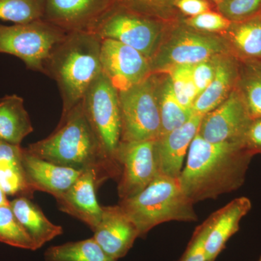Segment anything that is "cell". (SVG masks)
Listing matches in <instances>:
<instances>
[{
    "label": "cell",
    "mask_w": 261,
    "mask_h": 261,
    "mask_svg": "<svg viewBox=\"0 0 261 261\" xmlns=\"http://www.w3.org/2000/svg\"><path fill=\"white\" fill-rule=\"evenodd\" d=\"M159 80V106L161 132L160 137L185 125L194 116L192 109L184 107L175 95L169 75Z\"/></svg>",
    "instance_id": "603a6c76"
},
{
    "label": "cell",
    "mask_w": 261,
    "mask_h": 261,
    "mask_svg": "<svg viewBox=\"0 0 261 261\" xmlns=\"http://www.w3.org/2000/svg\"><path fill=\"white\" fill-rule=\"evenodd\" d=\"M44 0H0V20L15 24L43 19Z\"/></svg>",
    "instance_id": "484cf974"
},
{
    "label": "cell",
    "mask_w": 261,
    "mask_h": 261,
    "mask_svg": "<svg viewBox=\"0 0 261 261\" xmlns=\"http://www.w3.org/2000/svg\"><path fill=\"white\" fill-rule=\"evenodd\" d=\"M219 56L214 57L192 65V76H193L198 97L214 80L215 74H216L218 58Z\"/></svg>",
    "instance_id": "836d02e7"
},
{
    "label": "cell",
    "mask_w": 261,
    "mask_h": 261,
    "mask_svg": "<svg viewBox=\"0 0 261 261\" xmlns=\"http://www.w3.org/2000/svg\"><path fill=\"white\" fill-rule=\"evenodd\" d=\"M202 118L194 115L183 126L154 140V156L159 174L179 177L185 156L198 133Z\"/></svg>",
    "instance_id": "2e32d148"
},
{
    "label": "cell",
    "mask_w": 261,
    "mask_h": 261,
    "mask_svg": "<svg viewBox=\"0 0 261 261\" xmlns=\"http://www.w3.org/2000/svg\"><path fill=\"white\" fill-rule=\"evenodd\" d=\"M211 1L214 2V3H216V5H217L221 3V2H222L223 0H211Z\"/></svg>",
    "instance_id": "f35d334b"
},
{
    "label": "cell",
    "mask_w": 261,
    "mask_h": 261,
    "mask_svg": "<svg viewBox=\"0 0 261 261\" xmlns=\"http://www.w3.org/2000/svg\"><path fill=\"white\" fill-rule=\"evenodd\" d=\"M252 203L246 197H238L208 218V235L205 244L206 260L215 261L224 250L228 240L240 229L242 219L251 210Z\"/></svg>",
    "instance_id": "ac0fdd59"
},
{
    "label": "cell",
    "mask_w": 261,
    "mask_h": 261,
    "mask_svg": "<svg viewBox=\"0 0 261 261\" xmlns=\"http://www.w3.org/2000/svg\"><path fill=\"white\" fill-rule=\"evenodd\" d=\"M243 142L244 147L250 153L261 154V118L251 120Z\"/></svg>",
    "instance_id": "d590c367"
},
{
    "label": "cell",
    "mask_w": 261,
    "mask_h": 261,
    "mask_svg": "<svg viewBox=\"0 0 261 261\" xmlns=\"http://www.w3.org/2000/svg\"><path fill=\"white\" fill-rule=\"evenodd\" d=\"M100 62L102 73L118 92L140 84L152 74L148 58L112 39L101 40Z\"/></svg>",
    "instance_id": "8fae6325"
},
{
    "label": "cell",
    "mask_w": 261,
    "mask_h": 261,
    "mask_svg": "<svg viewBox=\"0 0 261 261\" xmlns=\"http://www.w3.org/2000/svg\"><path fill=\"white\" fill-rule=\"evenodd\" d=\"M216 10L231 22H238L261 14V0H223Z\"/></svg>",
    "instance_id": "4dcf8cb0"
},
{
    "label": "cell",
    "mask_w": 261,
    "mask_h": 261,
    "mask_svg": "<svg viewBox=\"0 0 261 261\" xmlns=\"http://www.w3.org/2000/svg\"><path fill=\"white\" fill-rule=\"evenodd\" d=\"M10 206L15 217L34 242L37 250L63 234V227L51 222L42 209L28 197H18L10 201Z\"/></svg>",
    "instance_id": "ffe728a7"
},
{
    "label": "cell",
    "mask_w": 261,
    "mask_h": 261,
    "mask_svg": "<svg viewBox=\"0 0 261 261\" xmlns=\"http://www.w3.org/2000/svg\"><path fill=\"white\" fill-rule=\"evenodd\" d=\"M175 95L184 107L192 109L197 97L192 65H178L168 70Z\"/></svg>",
    "instance_id": "83f0119b"
},
{
    "label": "cell",
    "mask_w": 261,
    "mask_h": 261,
    "mask_svg": "<svg viewBox=\"0 0 261 261\" xmlns=\"http://www.w3.org/2000/svg\"><path fill=\"white\" fill-rule=\"evenodd\" d=\"M101 39L89 32L66 33L44 65V74L56 82L63 101L62 116L82 102L102 73Z\"/></svg>",
    "instance_id": "3957f363"
},
{
    "label": "cell",
    "mask_w": 261,
    "mask_h": 261,
    "mask_svg": "<svg viewBox=\"0 0 261 261\" xmlns=\"http://www.w3.org/2000/svg\"><path fill=\"white\" fill-rule=\"evenodd\" d=\"M0 187L7 196L29 198L34 192L29 187L20 163H0Z\"/></svg>",
    "instance_id": "f1b7e54d"
},
{
    "label": "cell",
    "mask_w": 261,
    "mask_h": 261,
    "mask_svg": "<svg viewBox=\"0 0 261 261\" xmlns=\"http://www.w3.org/2000/svg\"><path fill=\"white\" fill-rule=\"evenodd\" d=\"M167 34L168 40L160 45L150 60L152 74L178 65H194L214 57L232 54L223 36L196 31L182 23L181 18L169 24Z\"/></svg>",
    "instance_id": "8992f818"
},
{
    "label": "cell",
    "mask_w": 261,
    "mask_h": 261,
    "mask_svg": "<svg viewBox=\"0 0 261 261\" xmlns=\"http://www.w3.org/2000/svg\"><path fill=\"white\" fill-rule=\"evenodd\" d=\"M182 23L198 32L224 34L232 22L217 10H211L190 18H181Z\"/></svg>",
    "instance_id": "1f68e13d"
},
{
    "label": "cell",
    "mask_w": 261,
    "mask_h": 261,
    "mask_svg": "<svg viewBox=\"0 0 261 261\" xmlns=\"http://www.w3.org/2000/svg\"><path fill=\"white\" fill-rule=\"evenodd\" d=\"M66 32L44 19L29 23L0 24V53L12 55L29 70L44 73V65Z\"/></svg>",
    "instance_id": "9c48e42d"
},
{
    "label": "cell",
    "mask_w": 261,
    "mask_h": 261,
    "mask_svg": "<svg viewBox=\"0 0 261 261\" xmlns=\"http://www.w3.org/2000/svg\"><path fill=\"white\" fill-rule=\"evenodd\" d=\"M239 74L240 61L238 58L232 54L220 56L214 80L194 102V114L205 116L222 104L236 88Z\"/></svg>",
    "instance_id": "d6986e66"
},
{
    "label": "cell",
    "mask_w": 261,
    "mask_h": 261,
    "mask_svg": "<svg viewBox=\"0 0 261 261\" xmlns=\"http://www.w3.org/2000/svg\"><path fill=\"white\" fill-rule=\"evenodd\" d=\"M222 36L239 61H261V14L232 22Z\"/></svg>",
    "instance_id": "44dd1931"
},
{
    "label": "cell",
    "mask_w": 261,
    "mask_h": 261,
    "mask_svg": "<svg viewBox=\"0 0 261 261\" xmlns=\"http://www.w3.org/2000/svg\"><path fill=\"white\" fill-rule=\"evenodd\" d=\"M126 8L165 22L181 18L174 6L176 0H116Z\"/></svg>",
    "instance_id": "f546056e"
},
{
    "label": "cell",
    "mask_w": 261,
    "mask_h": 261,
    "mask_svg": "<svg viewBox=\"0 0 261 261\" xmlns=\"http://www.w3.org/2000/svg\"><path fill=\"white\" fill-rule=\"evenodd\" d=\"M246 106L235 88L219 107L202 118L198 135L212 143L243 142L251 121Z\"/></svg>",
    "instance_id": "7c38bea8"
},
{
    "label": "cell",
    "mask_w": 261,
    "mask_h": 261,
    "mask_svg": "<svg viewBox=\"0 0 261 261\" xmlns=\"http://www.w3.org/2000/svg\"><path fill=\"white\" fill-rule=\"evenodd\" d=\"M10 205V201L7 198L6 194L0 187V206Z\"/></svg>",
    "instance_id": "74e56055"
},
{
    "label": "cell",
    "mask_w": 261,
    "mask_h": 261,
    "mask_svg": "<svg viewBox=\"0 0 261 261\" xmlns=\"http://www.w3.org/2000/svg\"><path fill=\"white\" fill-rule=\"evenodd\" d=\"M170 23L137 13L115 0L89 32L101 40L112 39L129 46L150 61Z\"/></svg>",
    "instance_id": "5b68a950"
},
{
    "label": "cell",
    "mask_w": 261,
    "mask_h": 261,
    "mask_svg": "<svg viewBox=\"0 0 261 261\" xmlns=\"http://www.w3.org/2000/svg\"><path fill=\"white\" fill-rule=\"evenodd\" d=\"M208 219L195 230L186 252L179 261H207L206 260L205 244L208 235Z\"/></svg>",
    "instance_id": "d6a6232c"
},
{
    "label": "cell",
    "mask_w": 261,
    "mask_h": 261,
    "mask_svg": "<svg viewBox=\"0 0 261 261\" xmlns=\"http://www.w3.org/2000/svg\"><path fill=\"white\" fill-rule=\"evenodd\" d=\"M174 6L183 18L195 17L216 10V3L211 0H176Z\"/></svg>",
    "instance_id": "e575fe53"
},
{
    "label": "cell",
    "mask_w": 261,
    "mask_h": 261,
    "mask_svg": "<svg viewBox=\"0 0 261 261\" xmlns=\"http://www.w3.org/2000/svg\"><path fill=\"white\" fill-rule=\"evenodd\" d=\"M236 89L251 119L261 118V61H240Z\"/></svg>",
    "instance_id": "cb8c5ba5"
},
{
    "label": "cell",
    "mask_w": 261,
    "mask_h": 261,
    "mask_svg": "<svg viewBox=\"0 0 261 261\" xmlns=\"http://www.w3.org/2000/svg\"><path fill=\"white\" fill-rule=\"evenodd\" d=\"M93 232L99 246L117 260L126 256L140 238L135 223L119 205L102 206V219Z\"/></svg>",
    "instance_id": "5bb4252c"
},
{
    "label": "cell",
    "mask_w": 261,
    "mask_h": 261,
    "mask_svg": "<svg viewBox=\"0 0 261 261\" xmlns=\"http://www.w3.org/2000/svg\"><path fill=\"white\" fill-rule=\"evenodd\" d=\"M34 130L32 121L22 97L17 94L0 99V139L20 145Z\"/></svg>",
    "instance_id": "7402d4cb"
},
{
    "label": "cell",
    "mask_w": 261,
    "mask_h": 261,
    "mask_svg": "<svg viewBox=\"0 0 261 261\" xmlns=\"http://www.w3.org/2000/svg\"><path fill=\"white\" fill-rule=\"evenodd\" d=\"M99 186L100 185L94 171H83L66 192L57 197L58 207L94 231L102 216V206L98 203L96 197V190Z\"/></svg>",
    "instance_id": "9a60e30c"
},
{
    "label": "cell",
    "mask_w": 261,
    "mask_h": 261,
    "mask_svg": "<svg viewBox=\"0 0 261 261\" xmlns=\"http://www.w3.org/2000/svg\"><path fill=\"white\" fill-rule=\"evenodd\" d=\"M20 164L33 191L46 192L56 199L66 192L84 171L49 162L31 154L25 148L22 151Z\"/></svg>",
    "instance_id": "e0dca14e"
},
{
    "label": "cell",
    "mask_w": 261,
    "mask_h": 261,
    "mask_svg": "<svg viewBox=\"0 0 261 261\" xmlns=\"http://www.w3.org/2000/svg\"><path fill=\"white\" fill-rule=\"evenodd\" d=\"M118 205L135 223L140 238L163 223L198 219L193 202L184 192L178 178L165 175H158L145 190L121 200Z\"/></svg>",
    "instance_id": "277c9868"
},
{
    "label": "cell",
    "mask_w": 261,
    "mask_h": 261,
    "mask_svg": "<svg viewBox=\"0 0 261 261\" xmlns=\"http://www.w3.org/2000/svg\"><path fill=\"white\" fill-rule=\"evenodd\" d=\"M253 156L243 142L212 143L197 134L178 180L194 204L215 199L243 186Z\"/></svg>",
    "instance_id": "6da1fadb"
},
{
    "label": "cell",
    "mask_w": 261,
    "mask_h": 261,
    "mask_svg": "<svg viewBox=\"0 0 261 261\" xmlns=\"http://www.w3.org/2000/svg\"><path fill=\"white\" fill-rule=\"evenodd\" d=\"M82 105L105 159L121 174V168L116 161L117 149L121 135L118 90L102 73L86 92Z\"/></svg>",
    "instance_id": "52a82bcc"
},
{
    "label": "cell",
    "mask_w": 261,
    "mask_h": 261,
    "mask_svg": "<svg viewBox=\"0 0 261 261\" xmlns=\"http://www.w3.org/2000/svg\"><path fill=\"white\" fill-rule=\"evenodd\" d=\"M28 152L49 162L79 171H92L99 185L120 174L105 159L82 102L62 116L47 138L31 144Z\"/></svg>",
    "instance_id": "7a4b0ae2"
},
{
    "label": "cell",
    "mask_w": 261,
    "mask_h": 261,
    "mask_svg": "<svg viewBox=\"0 0 261 261\" xmlns=\"http://www.w3.org/2000/svg\"><path fill=\"white\" fill-rule=\"evenodd\" d=\"M154 145V140L120 142L116 161L121 168L118 185L121 200L140 193L159 174Z\"/></svg>",
    "instance_id": "30bf717a"
},
{
    "label": "cell",
    "mask_w": 261,
    "mask_h": 261,
    "mask_svg": "<svg viewBox=\"0 0 261 261\" xmlns=\"http://www.w3.org/2000/svg\"><path fill=\"white\" fill-rule=\"evenodd\" d=\"M23 148L0 139V163H20Z\"/></svg>",
    "instance_id": "8d00e7d4"
},
{
    "label": "cell",
    "mask_w": 261,
    "mask_h": 261,
    "mask_svg": "<svg viewBox=\"0 0 261 261\" xmlns=\"http://www.w3.org/2000/svg\"><path fill=\"white\" fill-rule=\"evenodd\" d=\"M115 0H44L43 19L66 33L89 32Z\"/></svg>",
    "instance_id": "4fadbf2b"
},
{
    "label": "cell",
    "mask_w": 261,
    "mask_h": 261,
    "mask_svg": "<svg viewBox=\"0 0 261 261\" xmlns=\"http://www.w3.org/2000/svg\"><path fill=\"white\" fill-rule=\"evenodd\" d=\"M257 261H261V256L259 257V259L257 260Z\"/></svg>",
    "instance_id": "ab89813d"
},
{
    "label": "cell",
    "mask_w": 261,
    "mask_h": 261,
    "mask_svg": "<svg viewBox=\"0 0 261 261\" xmlns=\"http://www.w3.org/2000/svg\"><path fill=\"white\" fill-rule=\"evenodd\" d=\"M0 242L18 248L37 250L34 242L15 217L10 205L0 206Z\"/></svg>",
    "instance_id": "4316f807"
},
{
    "label": "cell",
    "mask_w": 261,
    "mask_h": 261,
    "mask_svg": "<svg viewBox=\"0 0 261 261\" xmlns=\"http://www.w3.org/2000/svg\"><path fill=\"white\" fill-rule=\"evenodd\" d=\"M45 261H117L108 255L93 238L49 247Z\"/></svg>",
    "instance_id": "d4e9b609"
},
{
    "label": "cell",
    "mask_w": 261,
    "mask_h": 261,
    "mask_svg": "<svg viewBox=\"0 0 261 261\" xmlns=\"http://www.w3.org/2000/svg\"><path fill=\"white\" fill-rule=\"evenodd\" d=\"M159 79L152 73L140 84L118 92L121 118V142L158 140L161 123Z\"/></svg>",
    "instance_id": "ba28073f"
}]
</instances>
